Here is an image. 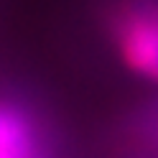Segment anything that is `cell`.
Here are the masks:
<instances>
[{
	"label": "cell",
	"instance_id": "1",
	"mask_svg": "<svg viewBox=\"0 0 158 158\" xmlns=\"http://www.w3.org/2000/svg\"><path fill=\"white\" fill-rule=\"evenodd\" d=\"M97 26L117 66L158 87V0H102Z\"/></svg>",
	"mask_w": 158,
	"mask_h": 158
},
{
	"label": "cell",
	"instance_id": "2",
	"mask_svg": "<svg viewBox=\"0 0 158 158\" xmlns=\"http://www.w3.org/2000/svg\"><path fill=\"white\" fill-rule=\"evenodd\" d=\"M0 158H64L54 115L13 82H0Z\"/></svg>",
	"mask_w": 158,
	"mask_h": 158
}]
</instances>
